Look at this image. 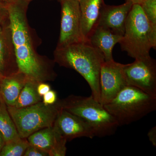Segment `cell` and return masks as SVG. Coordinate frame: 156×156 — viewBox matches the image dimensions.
I'll use <instances>...</instances> for the list:
<instances>
[{
    "label": "cell",
    "instance_id": "obj_26",
    "mask_svg": "<svg viewBox=\"0 0 156 156\" xmlns=\"http://www.w3.org/2000/svg\"><path fill=\"white\" fill-rule=\"evenodd\" d=\"M150 141L151 143L154 147H156V127H153L151 128L147 133Z\"/></svg>",
    "mask_w": 156,
    "mask_h": 156
},
{
    "label": "cell",
    "instance_id": "obj_6",
    "mask_svg": "<svg viewBox=\"0 0 156 156\" xmlns=\"http://www.w3.org/2000/svg\"><path fill=\"white\" fill-rule=\"evenodd\" d=\"M21 138H27L41 129L53 127L60 109V101L46 105L43 101L26 107L7 106Z\"/></svg>",
    "mask_w": 156,
    "mask_h": 156
},
{
    "label": "cell",
    "instance_id": "obj_20",
    "mask_svg": "<svg viewBox=\"0 0 156 156\" xmlns=\"http://www.w3.org/2000/svg\"><path fill=\"white\" fill-rule=\"evenodd\" d=\"M140 5L147 19L156 26V0H145Z\"/></svg>",
    "mask_w": 156,
    "mask_h": 156
},
{
    "label": "cell",
    "instance_id": "obj_4",
    "mask_svg": "<svg viewBox=\"0 0 156 156\" xmlns=\"http://www.w3.org/2000/svg\"><path fill=\"white\" fill-rule=\"evenodd\" d=\"M119 126L128 125L141 119L156 109V96L140 89L127 86L111 101L104 105Z\"/></svg>",
    "mask_w": 156,
    "mask_h": 156
},
{
    "label": "cell",
    "instance_id": "obj_9",
    "mask_svg": "<svg viewBox=\"0 0 156 156\" xmlns=\"http://www.w3.org/2000/svg\"><path fill=\"white\" fill-rule=\"evenodd\" d=\"M125 65L113 60L105 61L101 66L100 103L102 105L111 101L127 86L124 75Z\"/></svg>",
    "mask_w": 156,
    "mask_h": 156
},
{
    "label": "cell",
    "instance_id": "obj_25",
    "mask_svg": "<svg viewBox=\"0 0 156 156\" xmlns=\"http://www.w3.org/2000/svg\"><path fill=\"white\" fill-rule=\"evenodd\" d=\"M50 90V87L48 84L40 83L37 87V91L41 97L44 96L46 93Z\"/></svg>",
    "mask_w": 156,
    "mask_h": 156
},
{
    "label": "cell",
    "instance_id": "obj_23",
    "mask_svg": "<svg viewBox=\"0 0 156 156\" xmlns=\"http://www.w3.org/2000/svg\"><path fill=\"white\" fill-rule=\"evenodd\" d=\"M43 102L46 105L54 104L57 100L56 92L53 90H50L43 96Z\"/></svg>",
    "mask_w": 156,
    "mask_h": 156
},
{
    "label": "cell",
    "instance_id": "obj_1",
    "mask_svg": "<svg viewBox=\"0 0 156 156\" xmlns=\"http://www.w3.org/2000/svg\"><path fill=\"white\" fill-rule=\"evenodd\" d=\"M29 1L10 0L7 2L9 27L18 72L30 80L42 83L44 69L34 51L26 11Z\"/></svg>",
    "mask_w": 156,
    "mask_h": 156
},
{
    "label": "cell",
    "instance_id": "obj_28",
    "mask_svg": "<svg viewBox=\"0 0 156 156\" xmlns=\"http://www.w3.org/2000/svg\"><path fill=\"white\" fill-rule=\"evenodd\" d=\"M5 141H4L2 136L1 132H0V152H1L2 148L4 146V145H5Z\"/></svg>",
    "mask_w": 156,
    "mask_h": 156
},
{
    "label": "cell",
    "instance_id": "obj_27",
    "mask_svg": "<svg viewBox=\"0 0 156 156\" xmlns=\"http://www.w3.org/2000/svg\"><path fill=\"white\" fill-rule=\"evenodd\" d=\"M145 0H126V2H130L132 3L133 5L134 4H138L140 5Z\"/></svg>",
    "mask_w": 156,
    "mask_h": 156
},
{
    "label": "cell",
    "instance_id": "obj_14",
    "mask_svg": "<svg viewBox=\"0 0 156 156\" xmlns=\"http://www.w3.org/2000/svg\"><path fill=\"white\" fill-rule=\"evenodd\" d=\"M28 78L17 72L3 76L0 83L1 97L7 106H14Z\"/></svg>",
    "mask_w": 156,
    "mask_h": 156
},
{
    "label": "cell",
    "instance_id": "obj_30",
    "mask_svg": "<svg viewBox=\"0 0 156 156\" xmlns=\"http://www.w3.org/2000/svg\"><path fill=\"white\" fill-rule=\"evenodd\" d=\"M0 1L4 2H9L10 0H0Z\"/></svg>",
    "mask_w": 156,
    "mask_h": 156
},
{
    "label": "cell",
    "instance_id": "obj_21",
    "mask_svg": "<svg viewBox=\"0 0 156 156\" xmlns=\"http://www.w3.org/2000/svg\"><path fill=\"white\" fill-rule=\"evenodd\" d=\"M66 139L62 137L58 140L56 144L53 148L49 152V156H64L66 152Z\"/></svg>",
    "mask_w": 156,
    "mask_h": 156
},
{
    "label": "cell",
    "instance_id": "obj_19",
    "mask_svg": "<svg viewBox=\"0 0 156 156\" xmlns=\"http://www.w3.org/2000/svg\"><path fill=\"white\" fill-rule=\"evenodd\" d=\"M24 139L20 138L5 144L0 152V156H23L30 145L28 141Z\"/></svg>",
    "mask_w": 156,
    "mask_h": 156
},
{
    "label": "cell",
    "instance_id": "obj_29",
    "mask_svg": "<svg viewBox=\"0 0 156 156\" xmlns=\"http://www.w3.org/2000/svg\"><path fill=\"white\" fill-rule=\"evenodd\" d=\"M3 76L2 75V74L0 73V83H1V80H2ZM1 99H2V97H1V93H0V101H1Z\"/></svg>",
    "mask_w": 156,
    "mask_h": 156
},
{
    "label": "cell",
    "instance_id": "obj_13",
    "mask_svg": "<svg viewBox=\"0 0 156 156\" xmlns=\"http://www.w3.org/2000/svg\"><path fill=\"white\" fill-rule=\"evenodd\" d=\"M122 37L107 29L97 26L92 31L87 41L102 52L105 61H110L114 60L113 50L115 45L121 41Z\"/></svg>",
    "mask_w": 156,
    "mask_h": 156
},
{
    "label": "cell",
    "instance_id": "obj_31",
    "mask_svg": "<svg viewBox=\"0 0 156 156\" xmlns=\"http://www.w3.org/2000/svg\"><path fill=\"white\" fill-rule=\"evenodd\" d=\"M25 1H29H29H31V0H25Z\"/></svg>",
    "mask_w": 156,
    "mask_h": 156
},
{
    "label": "cell",
    "instance_id": "obj_11",
    "mask_svg": "<svg viewBox=\"0 0 156 156\" xmlns=\"http://www.w3.org/2000/svg\"><path fill=\"white\" fill-rule=\"evenodd\" d=\"M132 5V3L128 2L119 5H109L105 4L97 26L123 36L126 20Z\"/></svg>",
    "mask_w": 156,
    "mask_h": 156
},
{
    "label": "cell",
    "instance_id": "obj_2",
    "mask_svg": "<svg viewBox=\"0 0 156 156\" xmlns=\"http://www.w3.org/2000/svg\"><path fill=\"white\" fill-rule=\"evenodd\" d=\"M55 60L61 66L73 69L86 80L92 97L100 102L101 69L105 61L103 53L89 42L83 41L56 49Z\"/></svg>",
    "mask_w": 156,
    "mask_h": 156
},
{
    "label": "cell",
    "instance_id": "obj_16",
    "mask_svg": "<svg viewBox=\"0 0 156 156\" xmlns=\"http://www.w3.org/2000/svg\"><path fill=\"white\" fill-rule=\"evenodd\" d=\"M0 132L5 144L21 138L2 98L0 101Z\"/></svg>",
    "mask_w": 156,
    "mask_h": 156
},
{
    "label": "cell",
    "instance_id": "obj_24",
    "mask_svg": "<svg viewBox=\"0 0 156 156\" xmlns=\"http://www.w3.org/2000/svg\"><path fill=\"white\" fill-rule=\"evenodd\" d=\"M9 18V12L7 2H4L0 1V26L5 20Z\"/></svg>",
    "mask_w": 156,
    "mask_h": 156
},
{
    "label": "cell",
    "instance_id": "obj_8",
    "mask_svg": "<svg viewBox=\"0 0 156 156\" xmlns=\"http://www.w3.org/2000/svg\"><path fill=\"white\" fill-rule=\"evenodd\" d=\"M61 5L60 34L56 49H61L84 40L81 30L79 0H59Z\"/></svg>",
    "mask_w": 156,
    "mask_h": 156
},
{
    "label": "cell",
    "instance_id": "obj_15",
    "mask_svg": "<svg viewBox=\"0 0 156 156\" xmlns=\"http://www.w3.org/2000/svg\"><path fill=\"white\" fill-rule=\"evenodd\" d=\"M61 137L55 131L53 126L36 131L27 137V141L30 145L49 154Z\"/></svg>",
    "mask_w": 156,
    "mask_h": 156
},
{
    "label": "cell",
    "instance_id": "obj_17",
    "mask_svg": "<svg viewBox=\"0 0 156 156\" xmlns=\"http://www.w3.org/2000/svg\"><path fill=\"white\" fill-rule=\"evenodd\" d=\"M15 56L9 24L6 27L0 26V73L4 76L10 58Z\"/></svg>",
    "mask_w": 156,
    "mask_h": 156
},
{
    "label": "cell",
    "instance_id": "obj_22",
    "mask_svg": "<svg viewBox=\"0 0 156 156\" xmlns=\"http://www.w3.org/2000/svg\"><path fill=\"white\" fill-rule=\"evenodd\" d=\"M23 156H49V154L47 152L30 144L27 149L26 150L25 153Z\"/></svg>",
    "mask_w": 156,
    "mask_h": 156
},
{
    "label": "cell",
    "instance_id": "obj_3",
    "mask_svg": "<svg viewBox=\"0 0 156 156\" xmlns=\"http://www.w3.org/2000/svg\"><path fill=\"white\" fill-rule=\"evenodd\" d=\"M119 44L122 51L135 59L150 56L151 49L156 50V26L147 19L140 5L131 7Z\"/></svg>",
    "mask_w": 156,
    "mask_h": 156
},
{
    "label": "cell",
    "instance_id": "obj_10",
    "mask_svg": "<svg viewBox=\"0 0 156 156\" xmlns=\"http://www.w3.org/2000/svg\"><path fill=\"white\" fill-rule=\"evenodd\" d=\"M53 128L57 134L67 141L79 137L92 139L95 137L92 128L85 121L62 108Z\"/></svg>",
    "mask_w": 156,
    "mask_h": 156
},
{
    "label": "cell",
    "instance_id": "obj_18",
    "mask_svg": "<svg viewBox=\"0 0 156 156\" xmlns=\"http://www.w3.org/2000/svg\"><path fill=\"white\" fill-rule=\"evenodd\" d=\"M39 83L36 81L27 79L14 107L17 108L26 107L41 101V97L37 91Z\"/></svg>",
    "mask_w": 156,
    "mask_h": 156
},
{
    "label": "cell",
    "instance_id": "obj_7",
    "mask_svg": "<svg viewBox=\"0 0 156 156\" xmlns=\"http://www.w3.org/2000/svg\"><path fill=\"white\" fill-rule=\"evenodd\" d=\"M124 75L127 86L156 96V61L151 56L136 58L125 64Z\"/></svg>",
    "mask_w": 156,
    "mask_h": 156
},
{
    "label": "cell",
    "instance_id": "obj_12",
    "mask_svg": "<svg viewBox=\"0 0 156 156\" xmlns=\"http://www.w3.org/2000/svg\"><path fill=\"white\" fill-rule=\"evenodd\" d=\"M80 9L81 30L85 41L97 26L104 0H79Z\"/></svg>",
    "mask_w": 156,
    "mask_h": 156
},
{
    "label": "cell",
    "instance_id": "obj_5",
    "mask_svg": "<svg viewBox=\"0 0 156 156\" xmlns=\"http://www.w3.org/2000/svg\"><path fill=\"white\" fill-rule=\"evenodd\" d=\"M60 101L62 108L85 121L92 128L95 136H111L119 127L114 117L92 95H70Z\"/></svg>",
    "mask_w": 156,
    "mask_h": 156
}]
</instances>
